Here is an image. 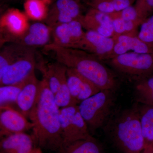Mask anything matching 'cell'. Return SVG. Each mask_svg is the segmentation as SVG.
<instances>
[{
	"mask_svg": "<svg viewBox=\"0 0 153 153\" xmlns=\"http://www.w3.org/2000/svg\"><path fill=\"white\" fill-rule=\"evenodd\" d=\"M79 4L75 0H56L47 13L46 25L52 29L57 25L80 21L82 18Z\"/></svg>",
	"mask_w": 153,
	"mask_h": 153,
	"instance_id": "ba28073f",
	"label": "cell"
},
{
	"mask_svg": "<svg viewBox=\"0 0 153 153\" xmlns=\"http://www.w3.org/2000/svg\"><path fill=\"white\" fill-rule=\"evenodd\" d=\"M55 153H103L100 143L94 137H88L83 139L62 146Z\"/></svg>",
	"mask_w": 153,
	"mask_h": 153,
	"instance_id": "d6986e66",
	"label": "cell"
},
{
	"mask_svg": "<svg viewBox=\"0 0 153 153\" xmlns=\"http://www.w3.org/2000/svg\"><path fill=\"white\" fill-rule=\"evenodd\" d=\"M52 29L47 25L36 22L30 25L22 36L9 39L6 42L14 43L31 48L47 45Z\"/></svg>",
	"mask_w": 153,
	"mask_h": 153,
	"instance_id": "7c38bea8",
	"label": "cell"
},
{
	"mask_svg": "<svg viewBox=\"0 0 153 153\" xmlns=\"http://www.w3.org/2000/svg\"><path fill=\"white\" fill-rule=\"evenodd\" d=\"M80 21L61 24L52 29L53 44L61 47L78 49L85 32Z\"/></svg>",
	"mask_w": 153,
	"mask_h": 153,
	"instance_id": "8fae6325",
	"label": "cell"
},
{
	"mask_svg": "<svg viewBox=\"0 0 153 153\" xmlns=\"http://www.w3.org/2000/svg\"><path fill=\"white\" fill-rule=\"evenodd\" d=\"M34 142L33 137L25 132L12 134L1 140L0 153H31Z\"/></svg>",
	"mask_w": 153,
	"mask_h": 153,
	"instance_id": "ac0fdd59",
	"label": "cell"
},
{
	"mask_svg": "<svg viewBox=\"0 0 153 153\" xmlns=\"http://www.w3.org/2000/svg\"><path fill=\"white\" fill-rule=\"evenodd\" d=\"M118 72L138 81L153 74V54L127 52L109 60Z\"/></svg>",
	"mask_w": 153,
	"mask_h": 153,
	"instance_id": "5b68a950",
	"label": "cell"
},
{
	"mask_svg": "<svg viewBox=\"0 0 153 153\" xmlns=\"http://www.w3.org/2000/svg\"><path fill=\"white\" fill-rule=\"evenodd\" d=\"M66 77L71 95L78 104L101 91L72 68H67Z\"/></svg>",
	"mask_w": 153,
	"mask_h": 153,
	"instance_id": "5bb4252c",
	"label": "cell"
},
{
	"mask_svg": "<svg viewBox=\"0 0 153 153\" xmlns=\"http://www.w3.org/2000/svg\"><path fill=\"white\" fill-rule=\"evenodd\" d=\"M60 120L63 145L91 136L87 124L79 112L78 105L60 108Z\"/></svg>",
	"mask_w": 153,
	"mask_h": 153,
	"instance_id": "8992f818",
	"label": "cell"
},
{
	"mask_svg": "<svg viewBox=\"0 0 153 153\" xmlns=\"http://www.w3.org/2000/svg\"><path fill=\"white\" fill-rule=\"evenodd\" d=\"M25 81L14 85H2L0 87V107L16 104L17 99Z\"/></svg>",
	"mask_w": 153,
	"mask_h": 153,
	"instance_id": "d4e9b609",
	"label": "cell"
},
{
	"mask_svg": "<svg viewBox=\"0 0 153 153\" xmlns=\"http://www.w3.org/2000/svg\"><path fill=\"white\" fill-rule=\"evenodd\" d=\"M29 26L26 14L17 9L9 10L1 17V41L3 44L10 38L22 36Z\"/></svg>",
	"mask_w": 153,
	"mask_h": 153,
	"instance_id": "9c48e42d",
	"label": "cell"
},
{
	"mask_svg": "<svg viewBox=\"0 0 153 153\" xmlns=\"http://www.w3.org/2000/svg\"><path fill=\"white\" fill-rule=\"evenodd\" d=\"M143 22L140 19L135 21H129L122 19H116L112 20L113 26L114 31L113 36L125 35L131 36H138V33L137 31V29Z\"/></svg>",
	"mask_w": 153,
	"mask_h": 153,
	"instance_id": "cb8c5ba5",
	"label": "cell"
},
{
	"mask_svg": "<svg viewBox=\"0 0 153 153\" xmlns=\"http://www.w3.org/2000/svg\"><path fill=\"white\" fill-rule=\"evenodd\" d=\"M138 37L153 47V15L148 17L142 23Z\"/></svg>",
	"mask_w": 153,
	"mask_h": 153,
	"instance_id": "4316f807",
	"label": "cell"
},
{
	"mask_svg": "<svg viewBox=\"0 0 153 153\" xmlns=\"http://www.w3.org/2000/svg\"><path fill=\"white\" fill-rule=\"evenodd\" d=\"M140 120L146 145L153 144V105L139 106Z\"/></svg>",
	"mask_w": 153,
	"mask_h": 153,
	"instance_id": "44dd1931",
	"label": "cell"
},
{
	"mask_svg": "<svg viewBox=\"0 0 153 153\" xmlns=\"http://www.w3.org/2000/svg\"><path fill=\"white\" fill-rule=\"evenodd\" d=\"M132 0H114L113 1L115 12L123 10L131 5Z\"/></svg>",
	"mask_w": 153,
	"mask_h": 153,
	"instance_id": "4dcf8cb0",
	"label": "cell"
},
{
	"mask_svg": "<svg viewBox=\"0 0 153 153\" xmlns=\"http://www.w3.org/2000/svg\"><path fill=\"white\" fill-rule=\"evenodd\" d=\"M140 153H153V144L146 145Z\"/></svg>",
	"mask_w": 153,
	"mask_h": 153,
	"instance_id": "1f68e13d",
	"label": "cell"
},
{
	"mask_svg": "<svg viewBox=\"0 0 153 153\" xmlns=\"http://www.w3.org/2000/svg\"><path fill=\"white\" fill-rule=\"evenodd\" d=\"M91 5L93 7L94 9L105 13L109 14L115 12L112 1L91 3Z\"/></svg>",
	"mask_w": 153,
	"mask_h": 153,
	"instance_id": "f546056e",
	"label": "cell"
},
{
	"mask_svg": "<svg viewBox=\"0 0 153 153\" xmlns=\"http://www.w3.org/2000/svg\"><path fill=\"white\" fill-rule=\"evenodd\" d=\"M47 0H26L24 4L26 14L36 21L45 20L47 13Z\"/></svg>",
	"mask_w": 153,
	"mask_h": 153,
	"instance_id": "603a6c76",
	"label": "cell"
},
{
	"mask_svg": "<svg viewBox=\"0 0 153 153\" xmlns=\"http://www.w3.org/2000/svg\"><path fill=\"white\" fill-rule=\"evenodd\" d=\"M40 81L33 73L25 80L17 99L16 105L20 112L26 117H29L38 94Z\"/></svg>",
	"mask_w": 153,
	"mask_h": 153,
	"instance_id": "e0dca14e",
	"label": "cell"
},
{
	"mask_svg": "<svg viewBox=\"0 0 153 153\" xmlns=\"http://www.w3.org/2000/svg\"><path fill=\"white\" fill-rule=\"evenodd\" d=\"M112 38L114 41L113 48L103 60H110L129 51L137 53L153 54V47L141 41L138 36L119 35L113 36Z\"/></svg>",
	"mask_w": 153,
	"mask_h": 153,
	"instance_id": "9a60e30c",
	"label": "cell"
},
{
	"mask_svg": "<svg viewBox=\"0 0 153 153\" xmlns=\"http://www.w3.org/2000/svg\"><path fill=\"white\" fill-rule=\"evenodd\" d=\"M83 28L92 30L107 37H112L114 31L112 20L109 15L96 9L91 10L80 19Z\"/></svg>",
	"mask_w": 153,
	"mask_h": 153,
	"instance_id": "2e32d148",
	"label": "cell"
},
{
	"mask_svg": "<svg viewBox=\"0 0 153 153\" xmlns=\"http://www.w3.org/2000/svg\"><path fill=\"white\" fill-rule=\"evenodd\" d=\"M39 68L43 73V77L47 79L50 90L54 95L59 90L63 79L66 76L67 67L57 62L46 67L41 65Z\"/></svg>",
	"mask_w": 153,
	"mask_h": 153,
	"instance_id": "ffe728a7",
	"label": "cell"
},
{
	"mask_svg": "<svg viewBox=\"0 0 153 153\" xmlns=\"http://www.w3.org/2000/svg\"><path fill=\"white\" fill-rule=\"evenodd\" d=\"M138 100L142 104L153 105V74L139 80L136 86Z\"/></svg>",
	"mask_w": 153,
	"mask_h": 153,
	"instance_id": "7402d4cb",
	"label": "cell"
},
{
	"mask_svg": "<svg viewBox=\"0 0 153 153\" xmlns=\"http://www.w3.org/2000/svg\"><path fill=\"white\" fill-rule=\"evenodd\" d=\"M54 96L55 102L59 108L78 105L70 93L67 85L66 76L63 79L59 90Z\"/></svg>",
	"mask_w": 153,
	"mask_h": 153,
	"instance_id": "484cf974",
	"label": "cell"
},
{
	"mask_svg": "<svg viewBox=\"0 0 153 153\" xmlns=\"http://www.w3.org/2000/svg\"><path fill=\"white\" fill-rule=\"evenodd\" d=\"M109 123L113 141L124 153H140L146 147L139 105L120 113Z\"/></svg>",
	"mask_w": 153,
	"mask_h": 153,
	"instance_id": "3957f363",
	"label": "cell"
},
{
	"mask_svg": "<svg viewBox=\"0 0 153 153\" xmlns=\"http://www.w3.org/2000/svg\"><path fill=\"white\" fill-rule=\"evenodd\" d=\"M114 44V39L112 37H105L95 31L87 30L78 49L93 54L101 60L112 50Z\"/></svg>",
	"mask_w": 153,
	"mask_h": 153,
	"instance_id": "4fadbf2b",
	"label": "cell"
},
{
	"mask_svg": "<svg viewBox=\"0 0 153 153\" xmlns=\"http://www.w3.org/2000/svg\"><path fill=\"white\" fill-rule=\"evenodd\" d=\"M108 15L112 20L116 19H122L129 21H135L140 19L138 17L136 9L135 7L131 6L128 7L123 10L114 12Z\"/></svg>",
	"mask_w": 153,
	"mask_h": 153,
	"instance_id": "f1b7e54d",
	"label": "cell"
},
{
	"mask_svg": "<svg viewBox=\"0 0 153 153\" xmlns=\"http://www.w3.org/2000/svg\"><path fill=\"white\" fill-rule=\"evenodd\" d=\"M36 61L35 48H32L18 57L6 69L0 77L1 86L21 83L35 73Z\"/></svg>",
	"mask_w": 153,
	"mask_h": 153,
	"instance_id": "52a82bcc",
	"label": "cell"
},
{
	"mask_svg": "<svg viewBox=\"0 0 153 153\" xmlns=\"http://www.w3.org/2000/svg\"><path fill=\"white\" fill-rule=\"evenodd\" d=\"M60 109L47 79L40 81L35 104L29 115L33 123V139L39 148L56 152L62 146Z\"/></svg>",
	"mask_w": 153,
	"mask_h": 153,
	"instance_id": "6da1fadb",
	"label": "cell"
},
{
	"mask_svg": "<svg viewBox=\"0 0 153 153\" xmlns=\"http://www.w3.org/2000/svg\"><path fill=\"white\" fill-rule=\"evenodd\" d=\"M45 47L54 54L58 63L74 69L100 90L114 91L117 86L115 77L101 60L82 49L67 48L52 43Z\"/></svg>",
	"mask_w": 153,
	"mask_h": 153,
	"instance_id": "7a4b0ae2",
	"label": "cell"
},
{
	"mask_svg": "<svg viewBox=\"0 0 153 153\" xmlns=\"http://www.w3.org/2000/svg\"><path fill=\"white\" fill-rule=\"evenodd\" d=\"M135 7L139 19L143 22L153 12V0H137Z\"/></svg>",
	"mask_w": 153,
	"mask_h": 153,
	"instance_id": "83f0119b",
	"label": "cell"
},
{
	"mask_svg": "<svg viewBox=\"0 0 153 153\" xmlns=\"http://www.w3.org/2000/svg\"><path fill=\"white\" fill-rule=\"evenodd\" d=\"M34 152H35V153H43L41 151V149L40 148H36V149L35 148Z\"/></svg>",
	"mask_w": 153,
	"mask_h": 153,
	"instance_id": "d6a6232c",
	"label": "cell"
},
{
	"mask_svg": "<svg viewBox=\"0 0 153 153\" xmlns=\"http://www.w3.org/2000/svg\"><path fill=\"white\" fill-rule=\"evenodd\" d=\"M1 137L24 133L33 128V123L29 122L21 112L9 106L0 107Z\"/></svg>",
	"mask_w": 153,
	"mask_h": 153,
	"instance_id": "30bf717a",
	"label": "cell"
},
{
	"mask_svg": "<svg viewBox=\"0 0 153 153\" xmlns=\"http://www.w3.org/2000/svg\"><path fill=\"white\" fill-rule=\"evenodd\" d=\"M34 150H33V152H31V153H35V152H34Z\"/></svg>",
	"mask_w": 153,
	"mask_h": 153,
	"instance_id": "836d02e7",
	"label": "cell"
},
{
	"mask_svg": "<svg viewBox=\"0 0 153 153\" xmlns=\"http://www.w3.org/2000/svg\"><path fill=\"white\" fill-rule=\"evenodd\" d=\"M114 92L100 91L78 105L79 112L89 131H94L107 123L114 104Z\"/></svg>",
	"mask_w": 153,
	"mask_h": 153,
	"instance_id": "277c9868",
	"label": "cell"
}]
</instances>
